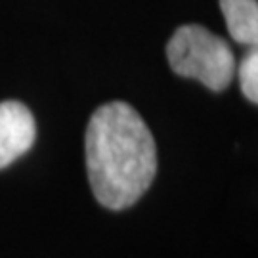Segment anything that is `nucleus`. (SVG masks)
<instances>
[{
	"instance_id": "obj_1",
	"label": "nucleus",
	"mask_w": 258,
	"mask_h": 258,
	"mask_svg": "<svg viewBox=\"0 0 258 258\" xmlns=\"http://www.w3.org/2000/svg\"><path fill=\"white\" fill-rule=\"evenodd\" d=\"M86 168L94 197L113 211L134 205L151 185L155 140L128 103L111 102L94 111L86 128Z\"/></svg>"
},
{
	"instance_id": "obj_2",
	"label": "nucleus",
	"mask_w": 258,
	"mask_h": 258,
	"mask_svg": "<svg viewBox=\"0 0 258 258\" xmlns=\"http://www.w3.org/2000/svg\"><path fill=\"white\" fill-rule=\"evenodd\" d=\"M166 57L176 75L197 79L214 92L228 88L235 75L230 44L201 25L178 29L168 40Z\"/></svg>"
},
{
	"instance_id": "obj_3",
	"label": "nucleus",
	"mask_w": 258,
	"mask_h": 258,
	"mask_svg": "<svg viewBox=\"0 0 258 258\" xmlns=\"http://www.w3.org/2000/svg\"><path fill=\"white\" fill-rule=\"evenodd\" d=\"M35 136V119L23 103L14 100L0 103V168L29 151Z\"/></svg>"
},
{
	"instance_id": "obj_4",
	"label": "nucleus",
	"mask_w": 258,
	"mask_h": 258,
	"mask_svg": "<svg viewBox=\"0 0 258 258\" xmlns=\"http://www.w3.org/2000/svg\"><path fill=\"white\" fill-rule=\"evenodd\" d=\"M222 14L231 38L239 44L256 46L258 42V2L256 0H220Z\"/></svg>"
},
{
	"instance_id": "obj_5",
	"label": "nucleus",
	"mask_w": 258,
	"mask_h": 258,
	"mask_svg": "<svg viewBox=\"0 0 258 258\" xmlns=\"http://www.w3.org/2000/svg\"><path fill=\"white\" fill-rule=\"evenodd\" d=\"M239 83L241 90L249 102H258V52L256 46L243 57L239 65Z\"/></svg>"
}]
</instances>
